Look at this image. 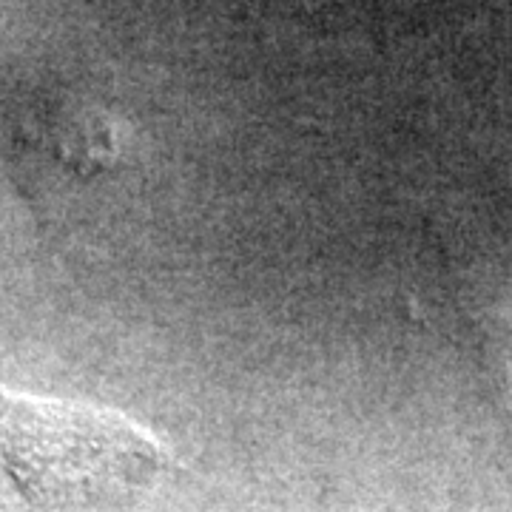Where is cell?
<instances>
[{
	"mask_svg": "<svg viewBox=\"0 0 512 512\" xmlns=\"http://www.w3.org/2000/svg\"><path fill=\"white\" fill-rule=\"evenodd\" d=\"M174 464L140 424L0 387V484L29 512H117Z\"/></svg>",
	"mask_w": 512,
	"mask_h": 512,
	"instance_id": "obj_1",
	"label": "cell"
}]
</instances>
